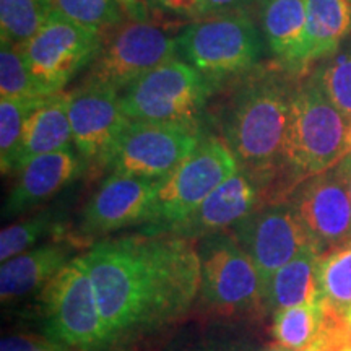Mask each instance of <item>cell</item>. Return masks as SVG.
I'll return each mask as SVG.
<instances>
[{"mask_svg":"<svg viewBox=\"0 0 351 351\" xmlns=\"http://www.w3.org/2000/svg\"><path fill=\"white\" fill-rule=\"evenodd\" d=\"M191 241L140 232L98 241L82 256L106 348L150 335L189 313L200 295V258Z\"/></svg>","mask_w":351,"mask_h":351,"instance_id":"obj_1","label":"cell"},{"mask_svg":"<svg viewBox=\"0 0 351 351\" xmlns=\"http://www.w3.org/2000/svg\"><path fill=\"white\" fill-rule=\"evenodd\" d=\"M298 75L282 65L262 67L231 83L219 134L239 168L251 171L267 184L274 182L287 137L293 88Z\"/></svg>","mask_w":351,"mask_h":351,"instance_id":"obj_2","label":"cell"},{"mask_svg":"<svg viewBox=\"0 0 351 351\" xmlns=\"http://www.w3.org/2000/svg\"><path fill=\"white\" fill-rule=\"evenodd\" d=\"M351 124L324 93L313 70L296 77L282 160L283 184H298L335 166L351 152Z\"/></svg>","mask_w":351,"mask_h":351,"instance_id":"obj_3","label":"cell"},{"mask_svg":"<svg viewBox=\"0 0 351 351\" xmlns=\"http://www.w3.org/2000/svg\"><path fill=\"white\" fill-rule=\"evenodd\" d=\"M265 39L249 12L192 21L178 34V56L217 90L251 73L261 62Z\"/></svg>","mask_w":351,"mask_h":351,"instance_id":"obj_4","label":"cell"},{"mask_svg":"<svg viewBox=\"0 0 351 351\" xmlns=\"http://www.w3.org/2000/svg\"><path fill=\"white\" fill-rule=\"evenodd\" d=\"M212 93L207 78L173 57L125 88L121 103L130 121L181 125L199 134Z\"/></svg>","mask_w":351,"mask_h":351,"instance_id":"obj_5","label":"cell"},{"mask_svg":"<svg viewBox=\"0 0 351 351\" xmlns=\"http://www.w3.org/2000/svg\"><path fill=\"white\" fill-rule=\"evenodd\" d=\"M238 169V160L221 138L199 140L194 152L168 178L161 179L142 232L168 234Z\"/></svg>","mask_w":351,"mask_h":351,"instance_id":"obj_6","label":"cell"},{"mask_svg":"<svg viewBox=\"0 0 351 351\" xmlns=\"http://www.w3.org/2000/svg\"><path fill=\"white\" fill-rule=\"evenodd\" d=\"M176 56L178 36L147 19H130L104 34L82 86L119 93Z\"/></svg>","mask_w":351,"mask_h":351,"instance_id":"obj_7","label":"cell"},{"mask_svg":"<svg viewBox=\"0 0 351 351\" xmlns=\"http://www.w3.org/2000/svg\"><path fill=\"white\" fill-rule=\"evenodd\" d=\"M44 335L78 351L106 350L90 271L82 257L70 261L39 296Z\"/></svg>","mask_w":351,"mask_h":351,"instance_id":"obj_8","label":"cell"},{"mask_svg":"<svg viewBox=\"0 0 351 351\" xmlns=\"http://www.w3.org/2000/svg\"><path fill=\"white\" fill-rule=\"evenodd\" d=\"M200 298L223 314L263 309V289L256 263L231 232L202 238Z\"/></svg>","mask_w":351,"mask_h":351,"instance_id":"obj_9","label":"cell"},{"mask_svg":"<svg viewBox=\"0 0 351 351\" xmlns=\"http://www.w3.org/2000/svg\"><path fill=\"white\" fill-rule=\"evenodd\" d=\"M101 41V33L51 12L39 32L21 47L39 93H62L77 73L91 64Z\"/></svg>","mask_w":351,"mask_h":351,"instance_id":"obj_10","label":"cell"},{"mask_svg":"<svg viewBox=\"0 0 351 351\" xmlns=\"http://www.w3.org/2000/svg\"><path fill=\"white\" fill-rule=\"evenodd\" d=\"M199 134L181 125L130 121L109 156L114 174L161 181L194 152Z\"/></svg>","mask_w":351,"mask_h":351,"instance_id":"obj_11","label":"cell"},{"mask_svg":"<svg viewBox=\"0 0 351 351\" xmlns=\"http://www.w3.org/2000/svg\"><path fill=\"white\" fill-rule=\"evenodd\" d=\"M231 234L256 263L263 300L276 271L293 261L302 249L309 245L315 247L296 210L288 200L257 208L232 226Z\"/></svg>","mask_w":351,"mask_h":351,"instance_id":"obj_12","label":"cell"},{"mask_svg":"<svg viewBox=\"0 0 351 351\" xmlns=\"http://www.w3.org/2000/svg\"><path fill=\"white\" fill-rule=\"evenodd\" d=\"M320 254L351 241V204L337 166L306 179L287 199Z\"/></svg>","mask_w":351,"mask_h":351,"instance_id":"obj_13","label":"cell"},{"mask_svg":"<svg viewBox=\"0 0 351 351\" xmlns=\"http://www.w3.org/2000/svg\"><path fill=\"white\" fill-rule=\"evenodd\" d=\"M69 117L73 148L86 163L108 165L130 119L122 109L121 95L95 86H78L69 93Z\"/></svg>","mask_w":351,"mask_h":351,"instance_id":"obj_14","label":"cell"},{"mask_svg":"<svg viewBox=\"0 0 351 351\" xmlns=\"http://www.w3.org/2000/svg\"><path fill=\"white\" fill-rule=\"evenodd\" d=\"M160 182L111 173L83 210L82 236L93 238L145 225Z\"/></svg>","mask_w":351,"mask_h":351,"instance_id":"obj_15","label":"cell"},{"mask_svg":"<svg viewBox=\"0 0 351 351\" xmlns=\"http://www.w3.org/2000/svg\"><path fill=\"white\" fill-rule=\"evenodd\" d=\"M265 181L251 171L239 168L199 205L191 217L168 234L195 239L231 230L261 208Z\"/></svg>","mask_w":351,"mask_h":351,"instance_id":"obj_16","label":"cell"},{"mask_svg":"<svg viewBox=\"0 0 351 351\" xmlns=\"http://www.w3.org/2000/svg\"><path fill=\"white\" fill-rule=\"evenodd\" d=\"M82 161L75 148L70 147L25 163L16 171L15 184L3 204V218L28 212L64 191L82 174Z\"/></svg>","mask_w":351,"mask_h":351,"instance_id":"obj_17","label":"cell"},{"mask_svg":"<svg viewBox=\"0 0 351 351\" xmlns=\"http://www.w3.org/2000/svg\"><path fill=\"white\" fill-rule=\"evenodd\" d=\"M252 8L276 64L293 75L306 73V0H254Z\"/></svg>","mask_w":351,"mask_h":351,"instance_id":"obj_18","label":"cell"},{"mask_svg":"<svg viewBox=\"0 0 351 351\" xmlns=\"http://www.w3.org/2000/svg\"><path fill=\"white\" fill-rule=\"evenodd\" d=\"M72 247L62 243H47L12 257L0 269L2 302L43 291L70 262Z\"/></svg>","mask_w":351,"mask_h":351,"instance_id":"obj_19","label":"cell"},{"mask_svg":"<svg viewBox=\"0 0 351 351\" xmlns=\"http://www.w3.org/2000/svg\"><path fill=\"white\" fill-rule=\"evenodd\" d=\"M72 145L69 93L52 95L26 121L23 137H21L19 153H16L15 173L33 158L65 150Z\"/></svg>","mask_w":351,"mask_h":351,"instance_id":"obj_20","label":"cell"},{"mask_svg":"<svg viewBox=\"0 0 351 351\" xmlns=\"http://www.w3.org/2000/svg\"><path fill=\"white\" fill-rule=\"evenodd\" d=\"M320 256L317 249L309 245L276 271L265 293L263 309L276 314L288 307L322 300L317 283Z\"/></svg>","mask_w":351,"mask_h":351,"instance_id":"obj_21","label":"cell"},{"mask_svg":"<svg viewBox=\"0 0 351 351\" xmlns=\"http://www.w3.org/2000/svg\"><path fill=\"white\" fill-rule=\"evenodd\" d=\"M351 36V0H306L307 69Z\"/></svg>","mask_w":351,"mask_h":351,"instance_id":"obj_22","label":"cell"},{"mask_svg":"<svg viewBox=\"0 0 351 351\" xmlns=\"http://www.w3.org/2000/svg\"><path fill=\"white\" fill-rule=\"evenodd\" d=\"M327 307L326 301L319 300L278 311L271 327L276 343L293 351H300L313 343L326 327Z\"/></svg>","mask_w":351,"mask_h":351,"instance_id":"obj_23","label":"cell"},{"mask_svg":"<svg viewBox=\"0 0 351 351\" xmlns=\"http://www.w3.org/2000/svg\"><path fill=\"white\" fill-rule=\"evenodd\" d=\"M317 283L320 298L345 315L351 307V241L319 257Z\"/></svg>","mask_w":351,"mask_h":351,"instance_id":"obj_24","label":"cell"},{"mask_svg":"<svg viewBox=\"0 0 351 351\" xmlns=\"http://www.w3.org/2000/svg\"><path fill=\"white\" fill-rule=\"evenodd\" d=\"M52 12L51 0H0L2 43L23 47Z\"/></svg>","mask_w":351,"mask_h":351,"instance_id":"obj_25","label":"cell"},{"mask_svg":"<svg viewBox=\"0 0 351 351\" xmlns=\"http://www.w3.org/2000/svg\"><path fill=\"white\" fill-rule=\"evenodd\" d=\"M311 70L330 103L351 124V36L333 54L314 64Z\"/></svg>","mask_w":351,"mask_h":351,"instance_id":"obj_26","label":"cell"},{"mask_svg":"<svg viewBox=\"0 0 351 351\" xmlns=\"http://www.w3.org/2000/svg\"><path fill=\"white\" fill-rule=\"evenodd\" d=\"M47 98L0 101V165L3 174L15 173L16 153L23 137L26 121L39 106L46 103Z\"/></svg>","mask_w":351,"mask_h":351,"instance_id":"obj_27","label":"cell"},{"mask_svg":"<svg viewBox=\"0 0 351 351\" xmlns=\"http://www.w3.org/2000/svg\"><path fill=\"white\" fill-rule=\"evenodd\" d=\"M51 7L52 12L103 36L121 25L127 13L121 0H51Z\"/></svg>","mask_w":351,"mask_h":351,"instance_id":"obj_28","label":"cell"},{"mask_svg":"<svg viewBox=\"0 0 351 351\" xmlns=\"http://www.w3.org/2000/svg\"><path fill=\"white\" fill-rule=\"evenodd\" d=\"M0 96L20 101L47 98L39 93L21 47L12 43H2L0 49Z\"/></svg>","mask_w":351,"mask_h":351,"instance_id":"obj_29","label":"cell"},{"mask_svg":"<svg viewBox=\"0 0 351 351\" xmlns=\"http://www.w3.org/2000/svg\"><path fill=\"white\" fill-rule=\"evenodd\" d=\"M57 225H59L57 213L52 210H44L23 221L3 228L0 232V261L3 263L32 249L38 241L54 231Z\"/></svg>","mask_w":351,"mask_h":351,"instance_id":"obj_30","label":"cell"},{"mask_svg":"<svg viewBox=\"0 0 351 351\" xmlns=\"http://www.w3.org/2000/svg\"><path fill=\"white\" fill-rule=\"evenodd\" d=\"M0 351H75L72 346L60 343L49 337L38 335H8L0 341Z\"/></svg>","mask_w":351,"mask_h":351,"instance_id":"obj_31","label":"cell"},{"mask_svg":"<svg viewBox=\"0 0 351 351\" xmlns=\"http://www.w3.org/2000/svg\"><path fill=\"white\" fill-rule=\"evenodd\" d=\"M152 7L186 20H200L204 0H148Z\"/></svg>","mask_w":351,"mask_h":351,"instance_id":"obj_32","label":"cell"},{"mask_svg":"<svg viewBox=\"0 0 351 351\" xmlns=\"http://www.w3.org/2000/svg\"><path fill=\"white\" fill-rule=\"evenodd\" d=\"M254 7V0H204L202 19L223 13L232 12H249Z\"/></svg>","mask_w":351,"mask_h":351,"instance_id":"obj_33","label":"cell"},{"mask_svg":"<svg viewBox=\"0 0 351 351\" xmlns=\"http://www.w3.org/2000/svg\"><path fill=\"white\" fill-rule=\"evenodd\" d=\"M335 166L337 169H339L341 179L345 181L346 191H348V195H350V204H351V152L345 158H341Z\"/></svg>","mask_w":351,"mask_h":351,"instance_id":"obj_34","label":"cell"},{"mask_svg":"<svg viewBox=\"0 0 351 351\" xmlns=\"http://www.w3.org/2000/svg\"><path fill=\"white\" fill-rule=\"evenodd\" d=\"M121 3L124 5L127 15H129L130 19H138V20L147 19V15H145L143 7H142V0H121Z\"/></svg>","mask_w":351,"mask_h":351,"instance_id":"obj_35","label":"cell"},{"mask_svg":"<svg viewBox=\"0 0 351 351\" xmlns=\"http://www.w3.org/2000/svg\"><path fill=\"white\" fill-rule=\"evenodd\" d=\"M199 351H243L238 346H210V348H204Z\"/></svg>","mask_w":351,"mask_h":351,"instance_id":"obj_36","label":"cell"},{"mask_svg":"<svg viewBox=\"0 0 351 351\" xmlns=\"http://www.w3.org/2000/svg\"><path fill=\"white\" fill-rule=\"evenodd\" d=\"M262 351H293V350H289V348H287V346H283V345L276 343V345H270V346H267V348H263Z\"/></svg>","mask_w":351,"mask_h":351,"instance_id":"obj_37","label":"cell"},{"mask_svg":"<svg viewBox=\"0 0 351 351\" xmlns=\"http://www.w3.org/2000/svg\"><path fill=\"white\" fill-rule=\"evenodd\" d=\"M345 320H346V326H348V330H350V335H351V307L348 311H346Z\"/></svg>","mask_w":351,"mask_h":351,"instance_id":"obj_38","label":"cell"},{"mask_svg":"<svg viewBox=\"0 0 351 351\" xmlns=\"http://www.w3.org/2000/svg\"><path fill=\"white\" fill-rule=\"evenodd\" d=\"M343 351H351V345H348V346H345V348H343Z\"/></svg>","mask_w":351,"mask_h":351,"instance_id":"obj_39","label":"cell"},{"mask_svg":"<svg viewBox=\"0 0 351 351\" xmlns=\"http://www.w3.org/2000/svg\"><path fill=\"white\" fill-rule=\"evenodd\" d=\"M350 140H351V129H350Z\"/></svg>","mask_w":351,"mask_h":351,"instance_id":"obj_40","label":"cell"},{"mask_svg":"<svg viewBox=\"0 0 351 351\" xmlns=\"http://www.w3.org/2000/svg\"><path fill=\"white\" fill-rule=\"evenodd\" d=\"M341 351H343V350H341Z\"/></svg>","mask_w":351,"mask_h":351,"instance_id":"obj_41","label":"cell"}]
</instances>
